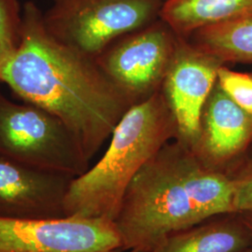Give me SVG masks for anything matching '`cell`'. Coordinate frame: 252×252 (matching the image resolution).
<instances>
[{
  "instance_id": "20",
  "label": "cell",
  "mask_w": 252,
  "mask_h": 252,
  "mask_svg": "<svg viewBox=\"0 0 252 252\" xmlns=\"http://www.w3.org/2000/svg\"><path fill=\"white\" fill-rule=\"evenodd\" d=\"M163 1H165V0H163Z\"/></svg>"
},
{
  "instance_id": "1",
  "label": "cell",
  "mask_w": 252,
  "mask_h": 252,
  "mask_svg": "<svg viewBox=\"0 0 252 252\" xmlns=\"http://www.w3.org/2000/svg\"><path fill=\"white\" fill-rule=\"evenodd\" d=\"M0 82L58 118L88 162L133 106L95 59L48 32L43 12L32 1L23 8L17 50L0 64Z\"/></svg>"
},
{
  "instance_id": "15",
  "label": "cell",
  "mask_w": 252,
  "mask_h": 252,
  "mask_svg": "<svg viewBox=\"0 0 252 252\" xmlns=\"http://www.w3.org/2000/svg\"><path fill=\"white\" fill-rule=\"evenodd\" d=\"M217 83L234 103L252 114V73L236 72L222 64Z\"/></svg>"
},
{
  "instance_id": "10",
  "label": "cell",
  "mask_w": 252,
  "mask_h": 252,
  "mask_svg": "<svg viewBox=\"0 0 252 252\" xmlns=\"http://www.w3.org/2000/svg\"><path fill=\"white\" fill-rule=\"evenodd\" d=\"M252 143V114L214 86L203 109L193 152L207 165L223 170Z\"/></svg>"
},
{
  "instance_id": "5",
  "label": "cell",
  "mask_w": 252,
  "mask_h": 252,
  "mask_svg": "<svg viewBox=\"0 0 252 252\" xmlns=\"http://www.w3.org/2000/svg\"><path fill=\"white\" fill-rule=\"evenodd\" d=\"M0 155L76 178L89 168L66 126L45 109L16 103L0 89Z\"/></svg>"
},
{
  "instance_id": "18",
  "label": "cell",
  "mask_w": 252,
  "mask_h": 252,
  "mask_svg": "<svg viewBox=\"0 0 252 252\" xmlns=\"http://www.w3.org/2000/svg\"><path fill=\"white\" fill-rule=\"evenodd\" d=\"M252 252V246L250 247V248H248V249H246V250H244L242 252Z\"/></svg>"
},
{
  "instance_id": "19",
  "label": "cell",
  "mask_w": 252,
  "mask_h": 252,
  "mask_svg": "<svg viewBox=\"0 0 252 252\" xmlns=\"http://www.w3.org/2000/svg\"><path fill=\"white\" fill-rule=\"evenodd\" d=\"M122 252V251H120V252Z\"/></svg>"
},
{
  "instance_id": "17",
  "label": "cell",
  "mask_w": 252,
  "mask_h": 252,
  "mask_svg": "<svg viewBox=\"0 0 252 252\" xmlns=\"http://www.w3.org/2000/svg\"><path fill=\"white\" fill-rule=\"evenodd\" d=\"M234 215H237V218L240 220V221L248 229L249 233L252 235V212L239 213V214H234Z\"/></svg>"
},
{
  "instance_id": "21",
  "label": "cell",
  "mask_w": 252,
  "mask_h": 252,
  "mask_svg": "<svg viewBox=\"0 0 252 252\" xmlns=\"http://www.w3.org/2000/svg\"></svg>"
},
{
  "instance_id": "2",
  "label": "cell",
  "mask_w": 252,
  "mask_h": 252,
  "mask_svg": "<svg viewBox=\"0 0 252 252\" xmlns=\"http://www.w3.org/2000/svg\"><path fill=\"white\" fill-rule=\"evenodd\" d=\"M234 180L177 139L135 175L114 223L122 251L149 252L163 239L213 217L234 215Z\"/></svg>"
},
{
  "instance_id": "7",
  "label": "cell",
  "mask_w": 252,
  "mask_h": 252,
  "mask_svg": "<svg viewBox=\"0 0 252 252\" xmlns=\"http://www.w3.org/2000/svg\"><path fill=\"white\" fill-rule=\"evenodd\" d=\"M122 249L117 227L107 219L0 217V252H115Z\"/></svg>"
},
{
  "instance_id": "4",
  "label": "cell",
  "mask_w": 252,
  "mask_h": 252,
  "mask_svg": "<svg viewBox=\"0 0 252 252\" xmlns=\"http://www.w3.org/2000/svg\"><path fill=\"white\" fill-rule=\"evenodd\" d=\"M43 13L57 40L96 59L119 38L159 19L163 0H52Z\"/></svg>"
},
{
  "instance_id": "6",
  "label": "cell",
  "mask_w": 252,
  "mask_h": 252,
  "mask_svg": "<svg viewBox=\"0 0 252 252\" xmlns=\"http://www.w3.org/2000/svg\"><path fill=\"white\" fill-rule=\"evenodd\" d=\"M178 38L159 18L119 38L95 60L109 80L135 105L161 91Z\"/></svg>"
},
{
  "instance_id": "8",
  "label": "cell",
  "mask_w": 252,
  "mask_h": 252,
  "mask_svg": "<svg viewBox=\"0 0 252 252\" xmlns=\"http://www.w3.org/2000/svg\"><path fill=\"white\" fill-rule=\"evenodd\" d=\"M222 64L188 38L179 36L161 91L176 123V139L192 151L198 141L203 109Z\"/></svg>"
},
{
  "instance_id": "3",
  "label": "cell",
  "mask_w": 252,
  "mask_h": 252,
  "mask_svg": "<svg viewBox=\"0 0 252 252\" xmlns=\"http://www.w3.org/2000/svg\"><path fill=\"white\" fill-rule=\"evenodd\" d=\"M176 138V123L162 91L131 106L113 130L99 161L71 180L64 199L65 216L114 221L135 175Z\"/></svg>"
},
{
  "instance_id": "16",
  "label": "cell",
  "mask_w": 252,
  "mask_h": 252,
  "mask_svg": "<svg viewBox=\"0 0 252 252\" xmlns=\"http://www.w3.org/2000/svg\"><path fill=\"white\" fill-rule=\"evenodd\" d=\"M232 178L234 180V215L252 212V163Z\"/></svg>"
},
{
  "instance_id": "12",
  "label": "cell",
  "mask_w": 252,
  "mask_h": 252,
  "mask_svg": "<svg viewBox=\"0 0 252 252\" xmlns=\"http://www.w3.org/2000/svg\"><path fill=\"white\" fill-rule=\"evenodd\" d=\"M252 246L240 220L202 222L163 239L149 252H239Z\"/></svg>"
},
{
  "instance_id": "13",
  "label": "cell",
  "mask_w": 252,
  "mask_h": 252,
  "mask_svg": "<svg viewBox=\"0 0 252 252\" xmlns=\"http://www.w3.org/2000/svg\"><path fill=\"white\" fill-rule=\"evenodd\" d=\"M188 39L223 63H252V15L202 28Z\"/></svg>"
},
{
  "instance_id": "9",
  "label": "cell",
  "mask_w": 252,
  "mask_h": 252,
  "mask_svg": "<svg viewBox=\"0 0 252 252\" xmlns=\"http://www.w3.org/2000/svg\"><path fill=\"white\" fill-rule=\"evenodd\" d=\"M73 179L0 155V217L33 220L66 217L64 199Z\"/></svg>"
},
{
  "instance_id": "11",
  "label": "cell",
  "mask_w": 252,
  "mask_h": 252,
  "mask_svg": "<svg viewBox=\"0 0 252 252\" xmlns=\"http://www.w3.org/2000/svg\"><path fill=\"white\" fill-rule=\"evenodd\" d=\"M252 15V0H165L159 18L180 37Z\"/></svg>"
},
{
  "instance_id": "14",
  "label": "cell",
  "mask_w": 252,
  "mask_h": 252,
  "mask_svg": "<svg viewBox=\"0 0 252 252\" xmlns=\"http://www.w3.org/2000/svg\"><path fill=\"white\" fill-rule=\"evenodd\" d=\"M21 22L18 0H0V64L8 60L18 48Z\"/></svg>"
}]
</instances>
